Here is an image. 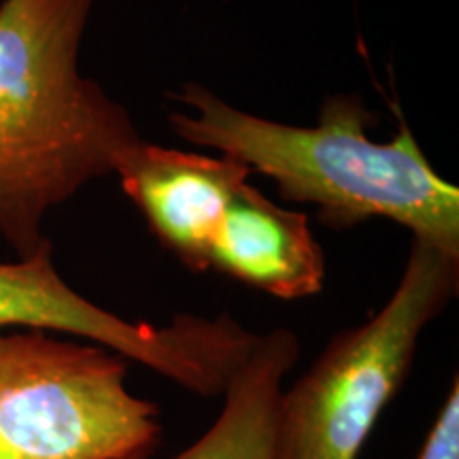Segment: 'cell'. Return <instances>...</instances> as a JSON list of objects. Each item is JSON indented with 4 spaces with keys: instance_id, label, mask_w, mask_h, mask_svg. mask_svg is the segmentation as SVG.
Listing matches in <instances>:
<instances>
[{
    "instance_id": "6da1fadb",
    "label": "cell",
    "mask_w": 459,
    "mask_h": 459,
    "mask_svg": "<svg viewBox=\"0 0 459 459\" xmlns=\"http://www.w3.org/2000/svg\"><path fill=\"white\" fill-rule=\"evenodd\" d=\"M169 99L183 107L169 115L179 139L271 177L281 198L315 206L325 228L389 220L459 254V189L432 169L402 115L394 139L381 143L370 139L377 119L358 94L325 96L315 126L245 113L194 82Z\"/></svg>"
},
{
    "instance_id": "7a4b0ae2",
    "label": "cell",
    "mask_w": 459,
    "mask_h": 459,
    "mask_svg": "<svg viewBox=\"0 0 459 459\" xmlns=\"http://www.w3.org/2000/svg\"><path fill=\"white\" fill-rule=\"evenodd\" d=\"M94 4L0 3V237L17 257L48 240L49 211L143 141L128 108L79 71Z\"/></svg>"
},
{
    "instance_id": "3957f363",
    "label": "cell",
    "mask_w": 459,
    "mask_h": 459,
    "mask_svg": "<svg viewBox=\"0 0 459 459\" xmlns=\"http://www.w3.org/2000/svg\"><path fill=\"white\" fill-rule=\"evenodd\" d=\"M459 291V254L412 238L394 294L364 324L338 332L283 389L277 459H358L402 392L429 324Z\"/></svg>"
},
{
    "instance_id": "277c9868",
    "label": "cell",
    "mask_w": 459,
    "mask_h": 459,
    "mask_svg": "<svg viewBox=\"0 0 459 459\" xmlns=\"http://www.w3.org/2000/svg\"><path fill=\"white\" fill-rule=\"evenodd\" d=\"M160 406L132 394L128 359L43 330H0V459H143Z\"/></svg>"
},
{
    "instance_id": "5b68a950",
    "label": "cell",
    "mask_w": 459,
    "mask_h": 459,
    "mask_svg": "<svg viewBox=\"0 0 459 459\" xmlns=\"http://www.w3.org/2000/svg\"><path fill=\"white\" fill-rule=\"evenodd\" d=\"M0 330L100 344L200 398L223 395L257 338L230 315L179 313L169 324L119 317L62 279L49 238L30 255L0 262Z\"/></svg>"
},
{
    "instance_id": "8992f818",
    "label": "cell",
    "mask_w": 459,
    "mask_h": 459,
    "mask_svg": "<svg viewBox=\"0 0 459 459\" xmlns=\"http://www.w3.org/2000/svg\"><path fill=\"white\" fill-rule=\"evenodd\" d=\"M115 175L149 232L187 271H209L211 245L234 192L254 175L237 160L160 147L143 139Z\"/></svg>"
},
{
    "instance_id": "52a82bcc",
    "label": "cell",
    "mask_w": 459,
    "mask_h": 459,
    "mask_svg": "<svg viewBox=\"0 0 459 459\" xmlns=\"http://www.w3.org/2000/svg\"><path fill=\"white\" fill-rule=\"evenodd\" d=\"M209 271L291 302L324 290L325 255L307 215L279 206L247 181L223 213Z\"/></svg>"
},
{
    "instance_id": "ba28073f",
    "label": "cell",
    "mask_w": 459,
    "mask_h": 459,
    "mask_svg": "<svg viewBox=\"0 0 459 459\" xmlns=\"http://www.w3.org/2000/svg\"><path fill=\"white\" fill-rule=\"evenodd\" d=\"M300 353V336L290 328L257 336L228 381L213 426L170 459H277L281 395Z\"/></svg>"
},
{
    "instance_id": "9c48e42d",
    "label": "cell",
    "mask_w": 459,
    "mask_h": 459,
    "mask_svg": "<svg viewBox=\"0 0 459 459\" xmlns=\"http://www.w3.org/2000/svg\"><path fill=\"white\" fill-rule=\"evenodd\" d=\"M417 459H459V377L451 381Z\"/></svg>"
}]
</instances>
